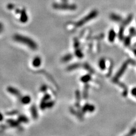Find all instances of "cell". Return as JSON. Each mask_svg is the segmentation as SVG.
<instances>
[{
	"label": "cell",
	"instance_id": "26",
	"mask_svg": "<svg viewBox=\"0 0 136 136\" xmlns=\"http://www.w3.org/2000/svg\"><path fill=\"white\" fill-rule=\"evenodd\" d=\"M2 27H3V26H2V23H0V28H2Z\"/></svg>",
	"mask_w": 136,
	"mask_h": 136
},
{
	"label": "cell",
	"instance_id": "10",
	"mask_svg": "<svg viewBox=\"0 0 136 136\" xmlns=\"http://www.w3.org/2000/svg\"><path fill=\"white\" fill-rule=\"evenodd\" d=\"M6 122L10 125L11 126V127H18V126L19 125V122L18 121H16V120H12V119H9V120H8L6 121Z\"/></svg>",
	"mask_w": 136,
	"mask_h": 136
},
{
	"label": "cell",
	"instance_id": "20",
	"mask_svg": "<svg viewBox=\"0 0 136 136\" xmlns=\"http://www.w3.org/2000/svg\"><path fill=\"white\" fill-rule=\"evenodd\" d=\"M74 48H76V49H77V48H78L79 45H80V43H79V41H78V40L77 38H74Z\"/></svg>",
	"mask_w": 136,
	"mask_h": 136
},
{
	"label": "cell",
	"instance_id": "8",
	"mask_svg": "<svg viewBox=\"0 0 136 136\" xmlns=\"http://www.w3.org/2000/svg\"><path fill=\"white\" fill-rule=\"evenodd\" d=\"M115 37H116L115 32L114 31V30H111L109 32V34H108V40L110 42H113V41H114Z\"/></svg>",
	"mask_w": 136,
	"mask_h": 136
},
{
	"label": "cell",
	"instance_id": "3",
	"mask_svg": "<svg viewBox=\"0 0 136 136\" xmlns=\"http://www.w3.org/2000/svg\"><path fill=\"white\" fill-rule=\"evenodd\" d=\"M7 91H8V92L10 93L12 95H15V96L17 97H19L20 96V92H19V90L16 88H14V87L11 86L8 87V88H7Z\"/></svg>",
	"mask_w": 136,
	"mask_h": 136
},
{
	"label": "cell",
	"instance_id": "12",
	"mask_svg": "<svg viewBox=\"0 0 136 136\" xmlns=\"http://www.w3.org/2000/svg\"><path fill=\"white\" fill-rule=\"evenodd\" d=\"M18 121L19 122V123H27L29 121V120L28 118L24 115H20L18 117Z\"/></svg>",
	"mask_w": 136,
	"mask_h": 136
},
{
	"label": "cell",
	"instance_id": "19",
	"mask_svg": "<svg viewBox=\"0 0 136 136\" xmlns=\"http://www.w3.org/2000/svg\"><path fill=\"white\" fill-rule=\"evenodd\" d=\"M54 104H55V102L53 101H50V102H46L45 107H46V108H51L53 106Z\"/></svg>",
	"mask_w": 136,
	"mask_h": 136
},
{
	"label": "cell",
	"instance_id": "14",
	"mask_svg": "<svg viewBox=\"0 0 136 136\" xmlns=\"http://www.w3.org/2000/svg\"><path fill=\"white\" fill-rule=\"evenodd\" d=\"M91 80V77L90 74H86L80 78V80L84 83H87Z\"/></svg>",
	"mask_w": 136,
	"mask_h": 136
},
{
	"label": "cell",
	"instance_id": "16",
	"mask_svg": "<svg viewBox=\"0 0 136 136\" xmlns=\"http://www.w3.org/2000/svg\"><path fill=\"white\" fill-rule=\"evenodd\" d=\"M75 55H76V56H77L78 58H80V59H81V58H82L83 57H84V54H83L82 52L80 49H79L78 48L76 49Z\"/></svg>",
	"mask_w": 136,
	"mask_h": 136
},
{
	"label": "cell",
	"instance_id": "2",
	"mask_svg": "<svg viewBox=\"0 0 136 136\" xmlns=\"http://www.w3.org/2000/svg\"><path fill=\"white\" fill-rule=\"evenodd\" d=\"M97 15V12H93L90 13L89 15H88L87 16H86L85 18H84V19H81V20H80L79 22H78L77 23H76V26L77 27H80V26H83L84 24H85L86 22H87L89 20L92 19L93 18H94L95 16H96Z\"/></svg>",
	"mask_w": 136,
	"mask_h": 136
},
{
	"label": "cell",
	"instance_id": "15",
	"mask_svg": "<svg viewBox=\"0 0 136 136\" xmlns=\"http://www.w3.org/2000/svg\"><path fill=\"white\" fill-rule=\"evenodd\" d=\"M73 56L72 54H67V55H66L62 58L61 61L62 62H68L69 61L73 59Z\"/></svg>",
	"mask_w": 136,
	"mask_h": 136
},
{
	"label": "cell",
	"instance_id": "23",
	"mask_svg": "<svg viewBox=\"0 0 136 136\" xmlns=\"http://www.w3.org/2000/svg\"><path fill=\"white\" fill-rule=\"evenodd\" d=\"M47 87L46 85H43L41 87V88H40V90H41L42 92H45V91H47Z\"/></svg>",
	"mask_w": 136,
	"mask_h": 136
},
{
	"label": "cell",
	"instance_id": "6",
	"mask_svg": "<svg viewBox=\"0 0 136 136\" xmlns=\"http://www.w3.org/2000/svg\"><path fill=\"white\" fill-rule=\"evenodd\" d=\"M95 110V107L92 105H89L88 104H86L82 108V111L84 113L86 112H93Z\"/></svg>",
	"mask_w": 136,
	"mask_h": 136
},
{
	"label": "cell",
	"instance_id": "24",
	"mask_svg": "<svg viewBox=\"0 0 136 136\" xmlns=\"http://www.w3.org/2000/svg\"><path fill=\"white\" fill-rule=\"evenodd\" d=\"M132 94L133 95V96H134V97L136 98V88H133L132 90Z\"/></svg>",
	"mask_w": 136,
	"mask_h": 136
},
{
	"label": "cell",
	"instance_id": "17",
	"mask_svg": "<svg viewBox=\"0 0 136 136\" xmlns=\"http://www.w3.org/2000/svg\"><path fill=\"white\" fill-rule=\"evenodd\" d=\"M99 66L101 70H103L105 69V61L104 59H101L99 62Z\"/></svg>",
	"mask_w": 136,
	"mask_h": 136
},
{
	"label": "cell",
	"instance_id": "22",
	"mask_svg": "<svg viewBox=\"0 0 136 136\" xmlns=\"http://www.w3.org/2000/svg\"><path fill=\"white\" fill-rule=\"evenodd\" d=\"M18 112L16 111H12V112H7L6 115H16L17 114Z\"/></svg>",
	"mask_w": 136,
	"mask_h": 136
},
{
	"label": "cell",
	"instance_id": "13",
	"mask_svg": "<svg viewBox=\"0 0 136 136\" xmlns=\"http://www.w3.org/2000/svg\"><path fill=\"white\" fill-rule=\"evenodd\" d=\"M27 20H28V16H27V14H26L25 11L23 10L22 12L21 16H20V21H21L22 23H26Z\"/></svg>",
	"mask_w": 136,
	"mask_h": 136
},
{
	"label": "cell",
	"instance_id": "5",
	"mask_svg": "<svg viewBox=\"0 0 136 136\" xmlns=\"http://www.w3.org/2000/svg\"><path fill=\"white\" fill-rule=\"evenodd\" d=\"M32 65L35 68H38L41 64V59L40 57L36 56L34 58L32 61Z\"/></svg>",
	"mask_w": 136,
	"mask_h": 136
},
{
	"label": "cell",
	"instance_id": "18",
	"mask_svg": "<svg viewBox=\"0 0 136 136\" xmlns=\"http://www.w3.org/2000/svg\"><path fill=\"white\" fill-rule=\"evenodd\" d=\"M76 99H77V103H76V106L79 107L80 105V92L78 90L76 91Z\"/></svg>",
	"mask_w": 136,
	"mask_h": 136
},
{
	"label": "cell",
	"instance_id": "25",
	"mask_svg": "<svg viewBox=\"0 0 136 136\" xmlns=\"http://www.w3.org/2000/svg\"><path fill=\"white\" fill-rule=\"evenodd\" d=\"M3 119H4L3 115H2L1 113H0V121H2L3 120Z\"/></svg>",
	"mask_w": 136,
	"mask_h": 136
},
{
	"label": "cell",
	"instance_id": "27",
	"mask_svg": "<svg viewBox=\"0 0 136 136\" xmlns=\"http://www.w3.org/2000/svg\"><path fill=\"white\" fill-rule=\"evenodd\" d=\"M2 28H0V33L2 32Z\"/></svg>",
	"mask_w": 136,
	"mask_h": 136
},
{
	"label": "cell",
	"instance_id": "21",
	"mask_svg": "<svg viewBox=\"0 0 136 136\" xmlns=\"http://www.w3.org/2000/svg\"><path fill=\"white\" fill-rule=\"evenodd\" d=\"M88 84H87V85L85 86V88H84V98H86L87 97V90H88Z\"/></svg>",
	"mask_w": 136,
	"mask_h": 136
},
{
	"label": "cell",
	"instance_id": "1",
	"mask_svg": "<svg viewBox=\"0 0 136 136\" xmlns=\"http://www.w3.org/2000/svg\"><path fill=\"white\" fill-rule=\"evenodd\" d=\"M13 39L16 42L24 44L28 47L30 49L36 50L37 48V44L30 37L19 34H16L13 36Z\"/></svg>",
	"mask_w": 136,
	"mask_h": 136
},
{
	"label": "cell",
	"instance_id": "7",
	"mask_svg": "<svg viewBox=\"0 0 136 136\" xmlns=\"http://www.w3.org/2000/svg\"><path fill=\"white\" fill-rule=\"evenodd\" d=\"M31 115L32 116V117L35 120L37 119L38 117V113H37V108L35 107V105H32L31 108Z\"/></svg>",
	"mask_w": 136,
	"mask_h": 136
},
{
	"label": "cell",
	"instance_id": "4",
	"mask_svg": "<svg viewBox=\"0 0 136 136\" xmlns=\"http://www.w3.org/2000/svg\"><path fill=\"white\" fill-rule=\"evenodd\" d=\"M51 98V96L49 95V94H47L44 95L43 98L42 100H41V103H40V108H41V109H44L46 107H45V103H46L47 101L48 100L50 99Z\"/></svg>",
	"mask_w": 136,
	"mask_h": 136
},
{
	"label": "cell",
	"instance_id": "11",
	"mask_svg": "<svg viewBox=\"0 0 136 136\" xmlns=\"http://www.w3.org/2000/svg\"><path fill=\"white\" fill-rule=\"evenodd\" d=\"M20 100H21L22 103H23V104H27L31 102V98H30V96L26 95V96L22 97Z\"/></svg>",
	"mask_w": 136,
	"mask_h": 136
},
{
	"label": "cell",
	"instance_id": "9",
	"mask_svg": "<svg viewBox=\"0 0 136 136\" xmlns=\"http://www.w3.org/2000/svg\"><path fill=\"white\" fill-rule=\"evenodd\" d=\"M80 66V63H75L74 64L70 65L67 68V70L68 71H72V70H74L76 69H78Z\"/></svg>",
	"mask_w": 136,
	"mask_h": 136
}]
</instances>
